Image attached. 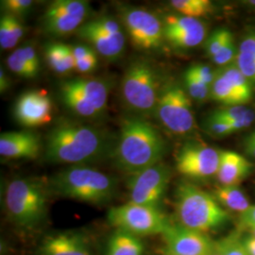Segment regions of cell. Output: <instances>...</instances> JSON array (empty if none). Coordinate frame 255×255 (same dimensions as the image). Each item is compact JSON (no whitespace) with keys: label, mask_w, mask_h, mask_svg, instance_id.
<instances>
[{"label":"cell","mask_w":255,"mask_h":255,"mask_svg":"<svg viewBox=\"0 0 255 255\" xmlns=\"http://www.w3.org/2000/svg\"><path fill=\"white\" fill-rule=\"evenodd\" d=\"M165 148L164 137L149 122L142 119H125L114 159L119 169L134 175L161 163Z\"/></svg>","instance_id":"1"},{"label":"cell","mask_w":255,"mask_h":255,"mask_svg":"<svg viewBox=\"0 0 255 255\" xmlns=\"http://www.w3.org/2000/svg\"><path fill=\"white\" fill-rule=\"evenodd\" d=\"M106 146L107 140L98 128L63 122L47 136L46 158L56 164L81 165L100 157Z\"/></svg>","instance_id":"2"},{"label":"cell","mask_w":255,"mask_h":255,"mask_svg":"<svg viewBox=\"0 0 255 255\" xmlns=\"http://www.w3.org/2000/svg\"><path fill=\"white\" fill-rule=\"evenodd\" d=\"M175 212L180 226L202 234L224 226L231 217L214 195L189 182L177 187Z\"/></svg>","instance_id":"3"},{"label":"cell","mask_w":255,"mask_h":255,"mask_svg":"<svg viewBox=\"0 0 255 255\" xmlns=\"http://www.w3.org/2000/svg\"><path fill=\"white\" fill-rule=\"evenodd\" d=\"M49 186L55 194L91 204H104L116 193L115 180L87 165H71L51 178Z\"/></svg>","instance_id":"4"},{"label":"cell","mask_w":255,"mask_h":255,"mask_svg":"<svg viewBox=\"0 0 255 255\" xmlns=\"http://www.w3.org/2000/svg\"><path fill=\"white\" fill-rule=\"evenodd\" d=\"M4 201L9 219L19 227L34 228L46 218L47 192L34 180L11 181L7 185Z\"/></svg>","instance_id":"5"},{"label":"cell","mask_w":255,"mask_h":255,"mask_svg":"<svg viewBox=\"0 0 255 255\" xmlns=\"http://www.w3.org/2000/svg\"><path fill=\"white\" fill-rule=\"evenodd\" d=\"M121 93L125 104L137 114L148 116L155 112L161 91L150 64L143 60L131 63L123 77Z\"/></svg>","instance_id":"6"},{"label":"cell","mask_w":255,"mask_h":255,"mask_svg":"<svg viewBox=\"0 0 255 255\" xmlns=\"http://www.w3.org/2000/svg\"><path fill=\"white\" fill-rule=\"evenodd\" d=\"M110 224L137 237L163 235L170 225L157 207L133 202L111 208L107 216Z\"/></svg>","instance_id":"7"},{"label":"cell","mask_w":255,"mask_h":255,"mask_svg":"<svg viewBox=\"0 0 255 255\" xmlns=\"http://www.w3.org/2000/svg\"><path fill=\"white\" fill-rule=\"evenodd\" d=\"M155 112L164 127L176 134H186L196 126L189 96L179 84H168L161 91Z\"/></svg>","instance_id":"8"},{"label":"cell","mask_w":255,"mask_h":255,"mask_svg":"<svg viewBox=\"0 0 255 255\" xmlns=\"http://www.w3.org/2000/svg\"><path fill=\"white\" fill-rule=\"evenodd\" d=\"M77 33L108 60H117L124 51V32L119 22L110 16H101L82 24Z\"/></svg>","instance_id":"9"},{"label":"cell","mask_w":255,"mask_h":255,"mask_svg":"<svg viewBox=\"0 0 255 255\" xmlns=\"http://www.w3.org/2000/svg\"><path fill=\"white\" fill-rule=\"evenodd\" d=\"M122 20L131 43L140 50L159 48L164 39V24L152 12L141 8L122 10Z\"/></svg>","instance_id":"10"},{"label":"cell","mask_w":255,"mask_h":255,"mask_svg":"<svg viewBox=\"0 0 255 255\" xmlns=\"http://www.w3.org/2000/svg\"><path fill=\"white\" fill-rule=\"evenodd\" d=\"M170 180V171L162 163L131 176L128 182L130 202L157 207L164 198Z\"/></svg>","instance_id":"11"},{"label":"cell","mask_w":255,"mask_h":255,"mask_svg":"<svg viewBox=\"0 0 255 255\" xmlns=\"http://www.w3.org/2000/svg\"><path fill=\"white\" fill-rule=\"evenodd\" d=\"M220 151L213 146L190 142L185 144L176 156V168L191 179H207L219 171Z\"/></svg>","instance_id":"12"},{"label":"cell","mask_w":255,"mask_h":255,"mask_svg":"<svg viewBox=\"0 0 255 255\" xmlns=\"http://www.w3.org/2000/svg\"><path fill=\"white\" fill-rule=\"evenodd\" d=\"M89 10L83 0H56L46 9L43 17L46 31L54 36H64L82 27Z\"/></svg>","instance_id":"13"},{"label":"cell","mask_w":255,"mask_h":255,"mask_svg":"<svg viewBox=\"0 0 255 255\" xmlns=\"http://www.w3.org/2000/svg\"><path fill=\"white\" fill-rule=\"evenodd\" d=\"M162 236L165 255H209L215 248V242L206 234L180 225H169Z\"/></svg>","instance_id":"14"},{"label":"cell","mask_w":255,"mask_h":255,"mask_svg":"<svg viewBox=\"0 0 255 255\" xmlns=\"http://www.w3.org/2000/svg\"><path fill=\"white\" fill-rule=\"evenodd\" d=\"M52 101L45 90L25 92L17 99L13 108L17 122L27 128L48 124L52 119Z\"/></svg>","instance_id":"15"},{"label":"cell","mask_w":255,"mask_h":255,"mask_svg":"<svg viewBox=\"0 0 255 255\" xmlns=\"http://www.w3.org/2000/svg\"><path fill=\"white\" fill-rule=\"evenodd\" d=\"M41 139L31 131H8L0 135V155L9 159H36Z\"/></svg>","instance_id":"16"},{"label":"cell","mask_w":255,"mask_h":255,"mask_svg":"<svg viewBox=\"0 0 255 255\" xmlns=\"http://www.w3.org/2000/svg\"><path fill=\"white\" fill-rule=\"evenodd\" d=\"M40 255H93L86 240L74 232L56 233L46 237L39 247Z\"/></svg>","instance_id":"17"},{"label":"cell","mask_w":255,"mask_h":255,"mask_svg":"<svg viewBox=\"0 0 255 255\" xmlns=\"http://www.w3.org/2000/svg\"><path fill=\"white\" fill-rule=\"evenodd\" d=\"M254 170L246 157L235 151H220L218 179L221 185L238 186Z\"/></svg>","instance_id":"18"},{"label":"cell","mask_w":255,"mask_h":255,"mask_svg":"<svg viewBox=\"0 0 255 255\" xmlns=\"http://www.w3.org/2000/svg\"><path fill=\"white\" fill-rule=\"evenodd\" d=\"M60 94L64 105L75 115L84 119H94L99 116L91 102L74 84L72 80L64 82L61 85Z\"/></svg>","instance_id":"19"},{"label":"cell","mask_w":255,"mask_h":255,"mask_svg":"<svg viewBox=\"0 0 255 255\" xmlns=\"http://www.w3.org/2000/svg\"><path fill=\"white\" fill-rule=\"evenodd\" d=\"M72 82L91 102L99 116L102 115L107 108L109 95L108 84L102 80L88 78H77L73 79Z\"/></svg>","instance_id":"20"},{"label":"cell","mask_w":255,"mask_h":255,"mask_svg":"<svg viewBox=\"0 0 255 255\" xmlns=\"http://www.w3.org/2000/svg\"><path fill=\"white\" fill-rule=\"evenodd\" d=\"M144 244L139 237L117 230L110 237L106 255H143Z\"/></svg>","instance_id":"21"},{"label":"cell","mask_w":255,"mask_h":255,"mask_svg":"<svg viewBox=\"0 0 255 255\" xmlns=\"http://www.w3.org/2000/svg\"><path fill=\"white\" fill-rule=\"evenodd\" d=\"M46 63L58 74H65L75 69L76 60L71 46L64 44H50L45 50Z\"/></svg>","instance_id":"22"},{"label":"cell","mask_w":255,"mask_h":255,"mask_svg":"<svg viewBox=\"0 0 255 255\" xmlns=\"http://www.w3.org/2000/svg\"><path fill=\"white\" fill-rule=\"evenodd\" d=\"M210 117L227 122L237 132L253 124L255 113L245 106H229L214 112Z\"/></svg>","instance_id":"23"},{"label":"cell","mask_w":255,"mask_h":255,"mask_svg":"<svg viewBox=\"0 0 255 255\" xmlns=\"http://www.w3.org/2000/svg\"><path fill=\"white\" fill-rule=\"evenodd\" d=\"M214 196L221 206L240 214L246 212L252 205L244 192L238 186L220 185L216 188Z\"/></svg>","instance_id":"24"},{"label":"cell","mask_w":255,"mask_h":255,"mask_svg":"<svg viewBox=\"0 0 255 255\" xmlns=\"http://www.w3.org/2000/svg\"><path fill=\"white\" fill-rule=\"evenodd\" d=\"M164 38L176 47L191 48L199 46L206 36V27L202 23L199 27L183 30L164 31Z\"/></svg>","instance_id":"25"},{"label":"cell","mask_w":255,"mask_h":255,"mask_svg":"<svg viewBox=\"0 0 255 255\" xmlns=\"http://www.w3.org/2000/svg\"><path fill=\"white\" fill-rule=\"evenodd\" d=\"M24 35V27L18 17L5 13L0 19V46L10 49L18 44Z\"/></svg>","instance_id":"26"},{"label":"cell","mask_w":255,"mask_h":255,"mask_svg":"<svg viewBox=\"0 0 255 255\" xmlns=\"http://www.w3.org/2000/svg\"><path fill=\"white\" fill-rule=\"evenodd\" d=\"M221 74L228 80L234 90L244 105L253 98V84L250 82L242 72L238 69L236 64H229L222 67L219 70Z\"/></svg>","instance_id":"27"},{"label":"cell","mask_w":255,"mask_h":255,"mask_svg":"<svg viewBox=\"0 0 255 255\" xmlns=\"http://www.w3.org/2000/svg\"><path fill=\"white\" fill-rule=\"evenodd\" d=\"M211 97L214 101H218L226 107L243 106L233 86L220 71L216 74L215 81L211 86Z\"/></svg>","instance_id":"28"},{"label":"cell","mask_w":255,"mask_h":255,"mask_svg":"<svg viewBox=\"0 0 255 255\" xmlns=\"http://www.w3.org/2000/svg\"><path fill=\"white\" fill-rule=\"evenodd\" d=\"M170 5L182 15L197 19L207 15L213 9L209 0H173Z\"/></svg>","instance_id":"29"},{"label":"cell","mask_w":255,"mask_h":255,"mask_svg":"<svg viewBox=\"0 0 255 255\" xmlns=\"http://www.w3.org/2000/svg\"><path fill=\"white\" fill-rule=\"evenodd\" d=\"M184 81L188 95L198 101H206L211 96V87L201 80L188 68L184 74Z\"/></svg>","instance_id":"30"},{"label":"cell","mask_w":255,"mask_h":255,"mask_svg":"<svg viewBox=\"0 0 255 255\" xmlns=\"http://www.w3.org/2000/svg\"><path fill=\"white\" fill-rule=\"evenodd\" d=\"M234 40L233 34L226 28H219L212 33L205 44V51L210 58H213L215 55L220 51L224 46Z\"/></svg>","instance_id":"31"},{"label":"cell","mask_w":255,"mask_h":255,"mask_svg":"<svg viewBox=\"0 0 255 255\" xmlns=\"http://www.w3.org/2000/svg\"><path fill=\"white\" fill-rule=\"evenodd\" d=\"M221 255H249L243 244V240L240 239L237 233L229 235L228 237L220 239L216 242Z\"/></svg>","instance_id":"32"},{"label":"cell","mask_w":255,"mask_h":255,"mask_svg":"<svg viewBox=\"0 0 255 255\" xmlns=\"http://www.w3.org/2000/svg\"><path fill=\"white\" fill-rule=\"evenodd\" d=\"M7 65L12 73L25 79H33L38 74L27 64L26 60L14 50L7 59Z\"/></svg>","instance_id":"33"},{"label":"cell","mask_w":255,"mask_h":255,"mask_svg":"<svg viewBox=\"0 0 255 255\" xmlns=\"http://www.w3.org/2000/svg\"><path fill=\"white\" fill-rule=\"evenodd\" d=\"M33 5L31 0H5L1 1V6L6 13L19 17L26 14Z\"/></svg>","instance_id":"34"},{"label":"cell","mask_w":255,"mask_h":255,"mask_svg":"<svg viewBox=\"0 0 255 255\" xmlns=\"http://www.w3.org/2000/svg\"><path fill=\"white\" fill-rule=\"evenodd\" d=\"M206 128L208 132L212 135L217 137H224L233 134L236 132V130L232 128V126L220 119H214L210 117L206 122Z\"/></svg>","instance_id":"35"},{"label":"cell","mask_w":255,"mask_h":255,"mask_svg":"<svg viewBox=\"0 0 255 255\" xmlns=\"http://www.w3.org/2000/svg\"><path fill=\"white\" fill-rule=\"evenodd\" d=\"M237 47L235 45V41L232 40L228 45L224 46L220 51L215 55L212 60L213 62L220 66H226L231 64V62L237 57Z\"/></svg>","instance_id":"36"},{"label":"cell","mask_w":255,"mask_h":255,"mask_svg":"<svg viewBox=\"0 0 255 255\" xmlns=\"http://www.w3.org/2000/svg\"><path fill=\"white\" fill-rule=\"evenodd\" d=\"M235 64L252 84H255V60L237 53Z\"/></svg>","instance_id":"37"},{"label":"cell","mask_w":255,"mask_h":255,"mask_svg":"<svg viewBox=\"0 0 255 255\" xmlns=\"http://www.w3.org/2000/svg\"><path fill=\"white\" fill-rule=\"evenodd\" d=\"M19 54L21 55L27 62V64L30 65V67L39 74L40 71V60L39 56L37 54L36 49L31 46H21L16 49Z\"/></svg>","instance_id":"38"},{"label":"cell","mask_w":255,"mask_h":255,"mask_svg":"<svg viewBox=\"0 0 255 255\" xmlns=\"http://www.w3.org/2000/svg\"><path fill=\"white\" fill-rule=\"evenodd\" d=\"M189 69L201 80V82L209 85L210 87L212 86L213 82L215 81L217 72L215 73L209 66H206L203 64H194Z\"/></svg>","instance_id":"39"},{"label":"cell","mask_w":255,"mask_h":255,"mask_svg":"<svg viewBox=\"0 0 255 255\" xmlns=\"http://www.w3.org/2000/svg\"><path fill=\"white\" fill-rule=\"evenodd\" d=\"M237 53L255 60V32L250 33L244 37Z\"/></svg>","instance_id":"40"},{"label":"cell","mask_w":255,"mask_h":255,"mask_svg":"<svg viewBox=\"0 0 255 255\" xmlns=\"http://www.w3.org/2000/svg\"><path fill=\"white\" fill-rule=\"evenodd\" d=\"M97 66H98V57L96 53H94L85 59L76 61L75 69L80 73H90L97 68Z\"/></svg>","instance_id":"41"},{"label":"cell","mask_w":255,"mask_h":255,"mask_svg":"<svg viewBox=\"0 0 255 255\" xmlns=\"http://www.w3.org/2000/svg\"><path fill=\"white\" fill-rule=\"evenodd\" d=\"M238 224L240 228L245 230L255 226V205H252L246 212L239 215Z\"/></svg>","instance_id":"42"},{"label":"cell","mask_w":255,"mask_h":255,"mask_svg":"<svg viewBox=\"0 0 255 255\" xmlns=\"http://www.w3.org/2000/svg\"><path fill=\"white\" fill-rule=\"evenodd\" d=\"M72 52H73L75 60H82L85 59L92 54L95 53V51L92 49L90 46H84V45H76V46H71Z\"/></svg>","instance_id":"43"},{"label":"cell","mask_w":255,"mask_h":255,"mask_svg":"<svg viewBox=\"0 0 255 255\" xmlns=\"http://www.w3.org/2000/svg\"><path fill=\"white\" fill-rule=\"evenodd\" d=\"M244 150L248 156L255 159V139L250 134L244 140Z\"/></svg>","instance_id":"44"},{"label":"cell","mask_w":255,"mask_h":255,"mask_svg":"<svg viewBox=\"0 0 255 255\" xmlns=\"http://www.w3.org/2000/svg\"><path fill=\"white\" fill-rule=\"evenodd\" d=\"M243 244L249 255H255V237H248L243 239Z\"/></svg>","instance_id":"45"},{"label":"cell","mask_w":255,"mask_h":255,"mask_svg":"<svg viewBox=\"0 0 255 255\" xmlns=\"http://www.w3.org/2000/svg\"><path fill=\"white\" fill-rule=\"evenodd\" d=\"M9 88V79L3 68L0 69V91L1 93L7 91Z\"/></svg>","instance_id":"46"},{"label":"cell","mask_w":255,"mask_h":255,"mask_svg":"<svg viewBox=\"0 0 255 255\" xmlns=\"http://www.w3.org/2000/svg\"><path fill=\"white\" fill-rule=\"evenodd\" d=\"M209 255H221L220 252H219V250H218V248L216 247V242H215V248H214L213 252H212V253H211Z\"/></svg>","instance_id":"47"},{"label":"cell","mask_w":255,"mask_h":255,"mask_svg":"<svg viewBox=\"0 0 255 255\" xmlns=\"http://www.w3.org/2000/svg\"><path fill=\"white\" fill-rule=\"evenodd\" d=\"M248 231H249L251 237H255V226L252 227V228L248 229Z\"/></svg>","instance_id":"48"},{"label":"cell","mask_w":255,"mask_h":255,"mask_svg":"<svg viewBox=\"0 0 255 255\" xmlns=\"http://www.w3.org/2000/svg\"><path fill=\"white\" fill-rule=\"evenodd\" d=\"M250 135H252L255 139V129L254 131H252V133H250Z\"/></svg>","instance_id":"49"}]
</instances>
